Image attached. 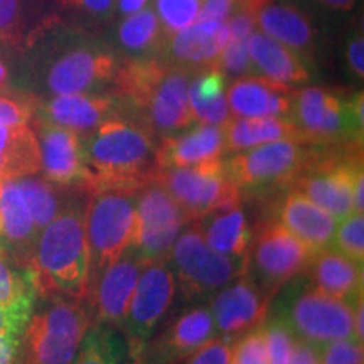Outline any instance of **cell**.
Segmentation results:
<instances>
[{
    "instance_id": "cell-38",
    "label": "cell",
    "mask_w": 364,
    "mask_h": 364,
    "mask_svg": "<svg viewBox=\"0 0 364 364\" xmlns=\"http://www.w3.org/2000/svg\"><path fill=\"white\" fill-rule=\"evenodd\" d=\"M336 250L351 260L364 262V218L363 213H351L336 228L334 240Z\"/></svg>"
},
{
    "instance_id": "cell-50",
    "label": "cell",
    "mask_w": 364,
    "mask_h": 364,
    "mask_svg": "<svg viewBox=\"0 0 364 364\" xmlns=\"http://www.w3.org/2000/svg\"><path fill=\"white\" fill-rule=\"evenodd\" d=\"M22 336L0 334V364H17Z\"/></svg>"
},
{
    "instance_id": "cell-48",
    "label": "cell",
    "mask_w": 364,
    "mask_h": 364,
    "mask_svg": "<svg viewBox=\"0 0 364 364\" xmlns=\"http://www.w3.org/2000/svg\"><path fill=\"white\" fill-rule=\"evenodd\" d=\"M33 311H16V309L0 307V334H24Z\"/></svg>"
},
{
    "instance_id": "cell-54",
    "label": "cell",
    "mask_w": 364,
    "mask_h": 364,
    "mask_svg": "<svg viewBox=\"0 0 364 364\" xmlns=\"http://www.w3.org/2000/svg\"><path fill=\"white\" fill-rule=\"evenodd\" d=\"M7 78H9V71H7V66L4 65L2 61H0V91L4 90V86L7 83Z\"/></svg>"
},
{
    "instance_id": "cell-45",
    "label": "cell",
    "mask_w": 364,
    "mask_h": 364,
    "mask_svg": "<svg viewBox=\"0 0 364 364\" xmlns=\"http://www.w3.org/2000/svg\"><path fill=\"white\" fill-rule=\"evenodd\" d=\"M117 0H61L66 9L81 14L86 19L103 22L110 19Z\"/></svg>"
},
{
    "instance_id": "cell-18",
    "label": "cell",
    "mask_w": 364,
    "mask_h": 364,
    "mask_svg": "<svg viewBox=\"0 0 364 364\" xmlns=\"http://www.w3.org/2000/svg\"><path fill=\"white\" fill-rule=\"evenodd\" d=\"M215 336L211 311L208 307L188 309L144 346L134 364H176Z\"/></svg>"
},
{
    "instance_id": "cell-34",
    "label": "cell",
    "mask_w": 364,
    "mask_h": 364,
    "mask_svg": "<svg viewBox=\"0 0 364 364\" xmlns=\"http://www.w3.org/2000/svg\"><path fill=\"white\" fill-rule=\"evenodd\" d=\"M16 182L24 196L34 225L38 226L39 231H43L65 209L61 193H59L61 188L38 174L19 177Z\"/></svg>"
},
{
    "instance_id": "cell-3",
    "label": "cell",
    "mask_w": 364,
    "mask_h": 364,
    "mask_svg": "<svg viewBox=\"0 0 364 364\" xmlns=\"http://www.w3.org/2000/svg\"><path fill=\"white\" fill-rule=\"evenodd\" d=\"M27 272L41 300L70 299L90 306L85 211L65 208L41 231Z\"/></svg>"
},
{
    "instance_id": "cell-44",
    "label": "cell",
    "mask_w": 364,
    "mask_h": 364,
    "mask_svg": "<svg viewBox=\"0 0 364 364\" xmlns=\"http://www.w3.org/2000/svg\"><path fill=\"white\" fill-rule=\"evenodd\" d=\"M34 100L0 95V125L27 124L34 117Z\"/></svg>"
},
{
    "instance_id": "cell-40",
    "label": "cell",
    "mask_w": 364,
    "mask_h": 364,
    "mask_svg": "<svg viewBox=\"0 0 364 364\" xmlns=\"http://www.w3.org/2000/svg\"><path fill=\"white\" fill-rule=\"evenodd\" d=\"M24 0H0V41L9 46H21L26 39Z\"/></svg>"
},
{
    "instance_id": "cell-22",
    "label": "cell",
    "mask_w": 364,
    "mask_h": 364,
    "mask_svg": "<svg viewBox=\"0 0 364 364\" xmlns=\"http://www.w3.org/2000/svg\"><path fill=\"white\" fill-rule=\"evenodd\" d=\"M294 88L275 83L265 76L247 75L231 83L226 91V102L231 117L290 118L294 110Z\"/></svg>"
},
{
    "instance_id": "cell-7",
    "label": "cell",
    "mask_w": 364,
    "mask_h": 364,
    "mask_svg": "<svg viewBox=\"0 0 364 364\" xmlns=\"http://www.w3.org/2000/svg\"><path fill=\"white\" fill-rule=\"evenodd\" d=\"M115 54L103 44L86 36H66L54 41L44 65V88L49 93H98L113 81L117 68Z\"/></svg>"
},
{
    "instance_id": "cell-37",
    "label": "cell",
    "mask_w": 364,
    "mask_h": 364,
    "mask_svg": "<svg viewBox=\"0 0 364 364\" xmlns=\"http://www.w3.org/2000/svg\"><path fill=\"white\" fill-rule=\"evenodd\" d=\"M263 331H265L268 364H289L297 338L285 317H273L268 324H263Z\"/></svg>"
},
{
    "instance_id": "cell-27",
    "label": "cell",
    "mask_w": 364,
    "mask_h": 364,
    "mask_svg": "<svg viewBox=\"0 0 364 364\" xmlns=\"http://www.w3.org/2000/svg\"><path fill=\"white\" fill-rule=\"evenodd\" d=\"M248 53L255 70L275 83L294 88L309 81V71L302 58L262 31H253L250 36Z\"/></svg>"
},
{
    "instance_id": "cell-13",
    "label": "cell",
    "mask_w": 364,
    "mask_h": 364,
    "mask_svg": "<svg viewBox=\"0 0 364 364\" xmlns=\"http://www.w3.org/2000/svg\"><path fill=\"white\" fill-rule=\"evenodd\" d=\"M176 295V279L166 260H149L139 273L127 317L120 329L129 343L132 358H139L152 338Z\"/></svg>"
},
{
    "instance_id": "cell-6",
    "label": "cell",
    "mask_w": 364,
    "mask_h": 364,
    "mask_svg": "<svg viewBox=\"0 0 364 364\" xmlns=\"http://www.w3.org/2000/svg\"><path fill=\"white\" fill-rule=\"evenodd\" d=\"M135 194L120 189H97L88 193L85 233L90 258V295L105 268L117 262L132 247Z\"/></svg>"
},
{
    "instance_id": "cell-4",
    "label": "cell",
    "mask_w": 364,
    "mask_h": 364,
    "mask_svg": "<svg viewBox=\"0 0 364 364\" xmlns=\"http://www.w3.org/2000/svg\"><path fill=\"white\" fill-rule=\"evenodd\" d=\"M91 324L93 314L86 302L44 300V306L31 314L17 364H73Z\"/></svg>"
},
{
    "instance_id": "cell-33",
    "label": "cell",
    "mask_w": 364,
    "mask_h": 364,
    "mask_svg": "<svg viewBox=\"0 0 364 364\" xmlns=\"http://www.w3.org/2000/svg\"><path fill=\"white\" fill-rule=\"evenodd\" d=\"M73 364H134V358L120 329L91 324Z\"/></svg>"
},
{
    "instance_id": "cell-5",
    "label": "cell",
    "mask_w": 364,
    "mask_h": 364,
    "mask_svg": "<svg viewBox=\"0 0 364 364\" xmlns=\"http://www.w3.org/2000/svg\"><path fill=\"white\" fill-rule=\"evenodd\" d=\"M290 120L307 145L363 142V93L306 86L294 93Z\"/></svg>"
},
{
    "instance_id": "cell-21",
    "label": "cell",
    "mask_w": 364,
    "mask_h": 364,
    "mask_svg": "<svg viewBox=\"0 0 364 364\" xmlns=\"http://www.w3.org/2000/svg\"><path fill=\"white\" fill-rule=\"evenodd\" d=\"M39 120L65 127L80 135L102 124L103 120L122 112V103L115 95L105 93H73L58 95L48 102L36 105Z\"/></svg>"
},
{
    "instance_id": "cell-17",
    "label": "cell",
    "mask_w": 364,
    "mask_h": 364,
    "mask_svg": "<svg viewBox=\"0 0 364 364\" xmlns=\"http://www.w3.org/2000/svg\"><path fill=\"white\" fill-rule=\"evenodd\" d=\"M144 263V258L129 248L117 262L105 268V272L95 282L90 295L93 324L120 329Z\"/></svg>"
},
{
    "instance_id": "cell-39",
    "label": "cell",
    "mask_w": 364,
    "mask_h": 364,
    "mask_svg": "<svg viewBox=\"0 0 364 364\" xmlns=\"http://www.w3.org/2000/svg\"><path fill=\"white\" fill-rule=\"evenodd\" d=\"M215 66L223 71L226 78H241L252 75L255 66L248 53V39H231L228 41L223 51L218 56Z\"/></svg>"
},
{
    "instance_id": "cell-29",
    "label": "cell",
    "mask_w": 364,
    "mask_h": 364,
    "mask_svg": "<svg viewBox=\"0 0 364 364\" xmlns=\"http://www.w3.org/2000/svg\"><path fill=\"white\" fill-rule=\"evenodd\" d=\"M41 150L33 127L0 125V179L39 174Z\"/></svg>"
},
{
    "instance_id": "cell-9",
    "label": "cell",
    "mask_w": 364,
    "mask_h": 364,
    "mask_svg": "<svg viewBox=\"0 0 364 364\" xmlns=\"http://www.w3.org/2000/svg\"><path fill=\"white\" fill-rule=\"evenodd\" d=\"M156 182L174 198L191 223L240 204L243 198L223 159L196 166L166 167L159 171Z\"/></svg>"
},
{
    "instance_id": "cell-25",
    "label": "cell",
    "mask_w": 364,
    "mask_h": 364,
    "mask_svg": "<svg viewBox=\"0 0 364 364\" xmlns=\"http://www.w3.org/2000/svg\"><path fill=\"white\" fill-rule=\"evenodd\" d=\"M306 273L314 289L332 297L349 304L363 297V265L336 248H324L314 255Z\"/></svg>"
},
{
    "instance_id": "cell-26",
    "label": "cell",
    "mask_w": 364,
    "mask_h": 364,
    "mask_svg": "<svg viewBox=\"0 0 364 364\" xmlns=\"http://www.w3.org/2000/svg\"><path fill=\"white\" fill-rule=\"evenodd\" d=\"M262 33L285 44L300 58L309 56L316 46V29L302 9L292 4L268 0L255 12Z\"/></svg>"
},
{
    "instance_id": "cell-1",
    "label": "cell",
    "mask_w": 364,
    "mask_h": 364,
    "mask_svg": "<svg viewBox=\"0 0 364 364\" xmlns=\"http://www.w3.org/2000/svg\"><path fill=\"white\" fill-rule=\"evenodd\" d=\"M191 78L193 71L159 56H145L118 65L113 85L122 112L161 140L194 124L189 107Z\"/></svg>"
},
{
    "instance_id": "cell-47",
    "label": "cell",
    "mask_w": 364,
    "mask_h": 364,
    "mask_svg": "<svg viewBox=\"0 0 364 364\" xmlns=\"http://www.w3.org/2000/svg\"><path fill=\"white\" fill-rule=\"evenodd\" d=\"M231 39H250L253 31H257L255 14L247 7H240L230 19L226 21Z\"/></svg>"
},
{
    "instance_id": "cell-42",
    "label": "cell",
    "mask_w": 364,
    "mask_h": 364,
    "mask_svg": "<svg viewBox=\"0 0 364 364\" xmlns=\"http://www.w3.org/2000/svg\"><path fill=\"white\" fill-rule=\"evenodd\" d=\"M233 341L215 336L176 364H231Z\"/></svg>"
},
{
    "instance_id": "cell-20",
    "label": "cell",
    "mask_w": 364,
    "mask_h": 364,
    "mask_svg": "<svg viewBox=\"0 0 364 364\" xmlns=\"http://www.w3.org/2000/svg\"><path fill=\"white\" fill-rule=\"evenodd\" d=\"M39 233L16 179H0V255L27 270Z\"/></svg>"
},
{
    "instance_id": "cell-31",
    "label": "cell",
    "mask_w": 364,
    "mask_h": 364,
    "mask_svg": "<svg viewBox=\"0 0 364 364\" xmlns=\"http://www.w3.org/2000/svg\"><path fill=\"white\" fill-rule=\"evenodd\" d=\"M226 76L216 66L196 71L189 83V107L198 124L225 125L231 118L226 102Z\"/></svg>"
},
{
    "instance_id": "cell-52",
    "label": "cell",
    "mask_w": 364,
    "mask_h": 364,
    "mask_svg": "<svg viewBox=\"0 0 364 364\" xmlns=\"http://www.w3.org/2000/svg\"><path fill=\"white\" fill-rule=\"evenodd\" d=\"M149 6V0H117L115 9L120 16H130Z\"/></svg>"
},
{
    "instance_id": "cell-10",
    "label": "cell",
    "mask_w": 364,
    "mask_h": 364,
    "mask_svg": "<svg viewBox=\"0 0 364 364\" xmlns=\"http://www.w3.org/2000/svg\"><path fill=\"white\" fill-rule=\"evenodd\" d=\"M167 262L174 267V279L186 299L216 292L241 277L247 263L218 253L203 238L198 223H191L177 236Z\"/></svg>"
},
{
    "instance_id": "cell-19",
    "label": "cell",
    "mask_w": 364,
    "mask_h": 364,
    "mask_svg": "<svg viewBox=\"0 0 364 364\" xmlns=\"http://www.w3.org/2000/svg\"><path fill=\"white\" fill-rule=\"evenodd\" d=\"M228 41L230 29L226 22L196 21L186 29L164 36L159 58L196 73L215 66Z\"/></svg>"
},
{
    "instance_id": "cell-11",
    "label": "cell",
    "mask_w": 364,
    "mask_h": 364,
    "mask_svg": "<svg viewBox=\"0 0 364 364\" xmlns=\"http://www.w3.org/2000/svg\"><path fill=\"white\" fill-rule=\"evenodd\" d=\"M309 156L311 145L284 139L241 150L225 164L228 174L241 193L260 189L285 191L304 171Z\"/></svg>"
},
{
    "instance_id": "cell-2",
    "label": "cell",
    "mask_w": 364,
    "mask_h": 364,
    "mask_svg": "<svg viewBox=\"0 0 364 364\" xmlns=\"http://www.w3.org/2000/svg\"><path fill=\"white\" fill-rule=\"evenodd\" d=\"M81 136L88 169L86 193L97 189L136 193L156 182L161 171L156 136L135 118L120 112Z\"/></svg>"
},
{
    "instance_id": "cell-41",
    "label": "cell",
    "mask_w": 364,
    "mask_h": 364,
    "mask_svg": "<svg viewBox=\"0 0 364 364\" xmlns=\"http://www.w3.org/2000/svg\"><path fill=\"white\" fill-rule=\"evenodd\" d=\"M231 364H268L263 326L252 329L235 341Z\"/></svg>"
},
{
    "instance_id": "cell-14",
    "label": "cell",
    "mask_w": 364,
    "mask_h": 364,
    "mask_svg": "<svg viewBox=\"0 0 364 364\" xmlns=\"http://www.w3.org/2000/svg\"><path fill=\"white\" fill-rule=\"evenodd\" d=\"M284 317L295 338L316 348L354 338V304L327 295L312 285L295 297Z\"/></svg>"
},
{
    "instance_id": "cell-43",
    "label": "cell",
    "mask_w": 364,
    "mask_h": 364,
    "mask_svg": "<svg viewBox=\"0 0 364 364\" xmlns=\"http://www.w3.org/2000/svg\"><path fill=\"white\" fill-rule=\"evenodd\" d=\"M321 364H363V343L354 338L324 344L318 354Z\"/></svg>"
},
{
    "instance_id": "cell-32",
    "label": "cell",
    "mask_w": 364,
    "mask_h": 364,
    "mask_svg": "<svg viewBox=\"0 0 364 364\" xmlns=\"http://www.w3.org/2000/svg\"><path fill=\"white\" fill-rule=\"evenodd\" d=\"M164 29L156 11L145 7L142 11L125 16L117 29V44L132 58L152 56L161 51Z\"/></svg>"
},
{
    "instance_id": "cell-28",
    "label": "cell",
    "mask_w": 364,
    "mask_h": 364,
    "mask_svg": "<svg viewBox=\"0 0 364 364\" xmlns=\"http://www.w3.org/2000/svg\"><path fill=\"white\" fill-rule=\"evenodd\" d=\"M196 223L201 230L203 238L215 252L247 263L253 230L241 204L220 209Z\"/></svg>"
},
{
    "instance_id": "cell-30",
    "label": "cell",
    "mask_w": 364,
    "mask_h": 364,
    "mask_svg": "<svg viewBox=\"0 0 364 364\" xmlns=\"http://www.w3.org/2000/svg\"><path fill=\"white\" fill-rule=\"evenodd\" d=\"M299 140L297 127L290 118L231 117L225 124L226 152H241L275 140Z\"/></svg>"
},
{
    "instance_id": "cell-8",
    "label": "cell",
    "mask_w": 364,
    "mask_h": 364,
    "mask_svg": "<svg viewBox=\"0 0 364 364\" xmlns=\"http://www.w3.org/2000/svg\"><path fill=\"white\" fill-rule=\"evenodd\" d=\"M314 253L279 221H260L253 230L245 273L273 299L282 287L307 272Z\"/></svg>"
},
{
    "instance_id": "cell-24",
    "label": "cell",
    "mask_w": 364,
    "mask_h": 364,
    "mask_svg": "<svg viewBox=\"0 0 364 364\" xmlns=\"http://www.w3.org/2000/svg\"><path fill=\"white\" fill-rule=\"evenodd\" d=\"M226 154L225 125L199 124L188 132L164 136L157 144L161 169L186 167L223 159Z\"/></svg>"
},
{
    "instance_id": "cell-12",
    "label": "cell",
    "mask_w": 364,
    "mask_h": 364,
    "mask_svg": "<svg viewBox=\"0 0 364 364\" xmlns=\"http://www.w3.org/2000/svg\"><path fill=\"white\" fill-rule=\"evenodd\" d=\"M189 225V218L174 198L159 182H150L135 194V228L130 250L145 262H167L177 236Z\"/></svg>"
},
{
    "instance_id": "cell-23",
    "label": "cell",
    "mask_w": 364,
    "mask_h": 364,
    "mask_svg": "<svg viewBox=\"0 0 364 364\" xmlns=\"http://www.w3.org/2000/svg\"><path fill=\"white\" fill-rule=\"evenodd\" d=\"M275 221L302 241L314 255L329 248L338 228V220L329 211L294 189H285L282 194Z\"/></svg>"
},
{
    "instance_id": "cell-53",
    "label": "cell",
    "mask_w": 364,
    "mask_h": 364,
    "mask_svg": "<svg viewBox=\"0 0 364 364\" xmlns=\"http://www.w3.org/2000/svg\"><path fill=\"white\" fill-rule=\"evenodd\" d=\"M318 4L331 9V11H338V12H348L356 6V0H317Z\"/></svg>"
},
{
    "instance_id": "cell-46",
    "label": "cell",
    "mask_w": 364,
    "mask_h": 364,
    "mask_svg": "<svg viewBox=\"0 0 364 364\" xmlns=\"http://www.w3.org/2000/svg\"><path fill=\"white\" fill-rule=\"evenodd\" d=\"M241 0H203L198 21H221L226 22L238 11Z\"/></svg>"
},
{
    "instance_id": "cell-35",
    "label": "cell",
    "mask_w": 364,
    "mask_h": 364,
    "mask_svg": "<svg viewBox=\"0 0 364 364\" xmlns=\"http://www.w3.org/2000/svg\"><path fill=\"white\" fill-rule=\"evenodd\" d=\"M36 290L29 272L22 270L0 255V307L34 311Z\"/></svg>"
},
{
    "instance_id": "cell-51",
    "label": "cell",
    "mask_w": 364,
    "mask_h": 364,
    "mask_svg": "<svg viewBox=\"0 0 364 364\" xmlns=\"http://www.w3.org/2000/svg\"><path fill=\"white\" fill-rule=\"evenodd\" d=\"M289 364H321V358H318L316 346L309 344L302 339L295 341L294 353Z\"/></svg>"
},
{
    "instance_id": "cell-36",
    "label": "cell",
    "mask_w": 364,
    "mask_h": 364,
    "mask_svg": "<svg viewBox=\"0 0 364 364\" xmlns=\"http://www.w3.org/2000/svg\"><path fill=\"white\" fill-rule=\"evenodd\" d=\"M156 11L164 36L186 29L198 21L201 0H156Z\"/></svg>"
},
{
    "instance_id": "cell-49",
    "label": "cell",
    "mask_w": 364,
    "mask_h": 364,
    "mask_svg": "<svg viewBox=\"0 0 364 364\" xmlns=\"http://www.w3.org/2000/svg\"><path fill=\"white\" fill-rule=\"evenodd\" d=\"M346 58H348V65L354 73V76L359 80H363L364 76V39L363 33L359 31L351 38L346 49Z\"/></svg>"
},
{
    "instance_id": "cell-16",
    "label": "cell",
    "mask_w": 364,
    "mask_h": 364,
    "mask_svg": "<svg viewBox=\"0 0 364 364\" xmlns=\"http://www.w3.org/2000/svg\"><path fill=\"white\" fill-rule=\"evenodd\" d=\"M34 132L41 150V171L46 179L59 188L86 193L88 169L85 162L83 136L44 120H38Z\"/></svg>"
},
{
    "instance_id": "cell-15",
    "label": "cell",
    "mask_w": 364,
    "mask_h": 364,
    "mask_svg": "<svg viewBox=\"0 0 364 364\" xmlns=\"http://www.w3.org/2000/svg\"><path fill=\"white\" fill-rule=\"evenodd\" d=\"M270 297L247 273L220 289L211 302V316L221 338L240 339L252 329L265 324Z\"/></svg>"
}]
</instances>
